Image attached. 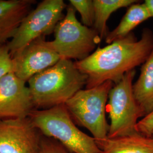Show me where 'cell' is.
Here are the masks:
<instances>
[{"mask_svg":"<svg viewBox=\"0 0 153 153\" xmlns=\"http://www.w3.org/2000/svg\"><path fill=\"white\" fill-rule=\"evenodd\" d=\"M40 134L29 117L0 120V153H40Z\"/></svg>","mask_w":153,"mask_h":153,"instance_id":"obj_8","label":"cell"},{"mask_svg":"<svg viewBox=\"0 0 153 153\" xmlns=\"http://www.w3.org/2000/svg\"><path fill=\"white\" fill-rule=\"evenodd\" d=\"M144 3L147 6L151 17H153V0H146Z\"/></svg>","mask_w":153,"mask_h":153,"instance_id":"obj_20","label":"cell"},{"mask_svg":"<svg viewBox=\"0 0 153 153\" xmlns=\"http://www.w3.org/2000/svg\"><path fill=\"white\" fill-rule=\"evenodd\" d=\"M113 84L108 81L94 88L81 89L65 104L74 122L86 128L96 141L108 138L109 125L105 108Z\"/></svg>","mask_w":153,"mask_h":153,"instance_id":"obj_4","label":"cell"},{"mask_svg":"<svg viewBox=\"0 0 153 153\" xmlns=\"http://www.w3.org/2000/svg\"><path fill=\"white\" fill-rule=\"evenodd\" d=\"M153 49V33L145 28L138 40L131 33L103 48H98L87 58L74 62L87 77L86 88L110 81L116 84L126 73L142 65Z\"/></svg>","mask_w":153,"mask_h":153,"instance_id":"obj_1","label":"cell"},{"mask_svg":"<svg viewBox=\"0 0 153 153\" xmlns=\"http://www.w3.org/2000/svg\"><path fill=\"white\" fill-rule=\"evenodd\" d=\"M36 3L35 0H0V45L11 39Z\"/></svg>","mask_w":153,"mask_h":153,"instance_id":"obj_11","label":"cell"},{"mask_svg":"<svg viewBox=\"0 0 153 153\" xmlns=\"http://www.w3.org/2000/svg\"><path fill=\"white\" fill-rule=\"evenodd\" d=\"M96 143L98 153H153V137L140 134L107 138Z\"/></svg>","mask_w":153,"mask_h":153,"instance_id":"obj_12","label":"cell"},{"mask_svg":"<svg viewBox=\"0 0 153 153\" xmlns=\"http://www.w3.org/2000/svg\"><path fill=\"white\" fill-rule=\"evenodd\" d=\"M45 38L42 36L34 40L12 57L13 71L25 82L54 65L61 59Z\"/></svg>","mask_w":153,"mask_h":153,"instance_id":"obj_9","label":"cell"},{"mask_svg":"<svg viewBox=\"0 0 153 153\" xmlns=\"http://www.w3.org/2000/svg\"><path fill=\"white\" fill-rule=\"evenodd\" d=\"M66 13L54 30L53 40L49 42L61 59L81 61L87 58L101 42L98 33L78 21L76 9L68 6Z\"/></svg>","mask_w":153,"mask_h":153,"instance_id":"obj_5","label":"cell"},{"mask_svg":"<svg viewBox=\"0 0 153 153\" xmlns=\"http://www.w3.org/2000/svg\"><path fill=\"white\" fill-rule=\"evenodd\" d=\"M69 2L81 16L84 26L93 28L95 21V9L93 0H70Z\"/></svg>","mask_w":153,"mask_h":153,"instance_id":"obj_16","label":"cell"},{"mask_svg":"<svg viewBox=\"0 0 153 153\" xmlns=\"http://www.w3.org/2000/svg\"></svg>","mask_w":153,"mask_h":153,"instance_id":"obj_21","label":"cell"},{"mask_svg":"<svg viewBox=\"0 0 153 153\" xmlns=\"http://www.w3.org/2000/svg\"><path fill=\"white\" fill-rule=\"evenodd\" d=\"M152 18L145 4L135 3L129 6L119 25L114 30L109 32L105 43L111 44L117 40L124 38L142 22Z\"/></svg>","mask_w":153,"mask_h":153,"instance_id":"obj_14","label":"cell"},{"mask_svg":"<svg viewBox=\"0 0 153 153\" xmlns=\"http://www.w3.org/2000/svg\"><path fill=\"white\" fill-rule=\"evenodd\" d=\"M95 21L93 28L98 33L101 39L108 33L107 22L111 14L117 10L129 7L138 2L136 0H94Z\"/></svg>","mask_w":153,"mask_h":153,"instance_id":"obj_15","label":"cell"},{"mask_svg":"<svg viewBox=\"0 0 153 153\" xmlns=\"http://www.w3.org/2000/svg\"><path fill=\"white\" fill-rule=\"evenodd\" d=\"M27 82L13 71L0 80V120L28 117L35 109Z\"/></svg>","mask_w":153,"mask_h":153,"instance_id":"obj_10","label":"cell"},{"mask_svg":"<svg viewBox=\"0 0 153 153\" xmlns=\"http://www.w3.org/2000/svg\"><path fill=\"white\" fill-rule=\"evenodd\" d=\"M136 129L138 133L144 136L153 137V111L143 117L138 122Z\"/></svg>","mask_w":153,"mask_h":153,"instance_id":"obj_19","label":"cell"},{"mask_svg":"<svg viewBox=\"0 0 153 153\" xmlns=\"http://www.w3.org/2000/svg\"><path fill=\"white\" fill-rule=\"evenodd\" d=\"M135 74V69L126 73L109 91L107 106L111 120L108 138L140 134L136 126L143 115L133 92Z\"/></svg>","mask_w":153,"mask_h":153,"instance_id":"obj_6","label":"cell"},{"mask_svg":"<svg viewBox=\"0 0 153 153\" xmlns=\"http://www.w3.org/2000/svg\"><path fill=\"white\" fill-rule=\"evenodd\" d=\"M28 117L42 135L57 141L72 153H98L95 140L78 128L65 104L33 109Z\"/></svg>","mask_w":153,"mask_h":153,"instance_id":"obj_3","label":"cell"},{"mask_svg":"<svg viewBox=\"0 0 153 153\" xmlns=\"http://www.w3.org/2000/svg\"><path fill=\"white\" fill-rule=\"evenodd\" d=\"M13 71V61L6 44L0 45V80L7 73Z\"/></svg>","mask_w":153,"mask_h":153,"instance_id":"obj_18","label":"cell"},{"mask_svg":"<svg viewBox=\"0 0 153 153\" xmlns=\"http://www.w3.org/2000/svg\"><path fill=\"white\" fill-rule=\"evenodd\" d=\"M133 92L143 117L153 111V49L143 64L137 81L133 85ZM142 117V118H143Z\"/></svg>","mask_w":153,"mask_h":153,"instance_id":"obj_13","label":"cell"},{"mask_svg":"<svg viewBox=\"0 0 153 153\" xmlns=\"http://www.w3.org/2000/svg\"><path fill=\"white\" fill-rule=\"evenodd\" d=\"M87 79L74 62L60 59L28 81L35 109H49L65 104L86 85Z\"/></svg>","mask_w":153,"mask_h":153,"instance_id":"obj_2","label":"cell"},{"mask_svg":"<svg viewBox=\"0 0 153 153\" xmlns=\"http://www.w3.org/2000/svg\"><path fill=\"white\" fill-rule=\"evenodd\" d=\"M63 0H43L23 19L13 37L7 43L11 57L34 40L54 32L65 16Z\"/></svg>","mask_w":153,"mask_h":153,"instance_id":"obj_7","label":"cell"},{"mask_svg":"<svg viewBox=\"0 0 153 153\" xmlns=\"http://www.w3.org/2000/svg\"><path fill=\"white\" fill-rule=\"evenodd\" d=\"M40 153H73L67 149L57 141L43 136L41 138Z\"/></svg>","mask_w":153,"mask_h":153,"instance_id":"obj_17","label":"cell"}]
</instances>
